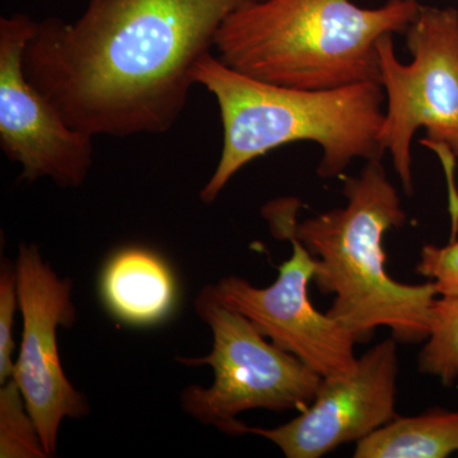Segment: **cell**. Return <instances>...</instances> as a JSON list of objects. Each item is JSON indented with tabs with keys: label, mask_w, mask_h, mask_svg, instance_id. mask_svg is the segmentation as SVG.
<instances>
[{
	"label": "cell",
	"mask_w": 458,
	"mask_h": 458,
	"mask_svg": "<svg viewBox=\"0 0 458 458\" xmlns=\"http://www.w3.org/2000/svg\"><path fill=\"white\" fill-rule=\"evenodd\" d=\"M260 0H89L73 22L36 21L27 81L93 138L164 134L182 114L199 60L238 9Z\"/></svg>",
	"instance_id": "cell-1"
},
{
	"label": "cell",
	"mask_w": 458,
	"mask_h": 458,
	"mask_svg": "<svg viewBox=\"0 0 458 458\" xmlns=\"http://www.w3.org/2000/svg\"><path fill=\"white\" fill-rule=\"evenodd\" d=\"M346 205L293 223V233L316 259L313 282L333 294L327 312L366 342L378 327H388L397 343L426 342L437 298L433 282L405 284L386 269L385 234L405 225L382 158L367 161L358 176L344 183Z\"/></svg>",
	"instance_id": "cell-4"
},
{
	"label": "cell",
	"mask_w": 458,
	"mask_h": 458,
	"mask_svg": "<svg viewBox=\"0 0 458 458\" xmlns=\"http://www.w3.org/2000/svg\"><path fill=\"white\" fill-rule=\"evenodd\" d=\"M35 25L25 13L0 18V148L22 167L21 179L81 188L93 164V137L72 128L27 81L23 53Z\"/></svg>",
	"instance_id": "cell-9"
},
{
	"label": "cell",
	"mask_w": 458,
	"mask_h": 458,
	"mask_svg": "<svg viewBox=\"0 0 458 458\" xmlns=\"http://www.w3.org/2000/svg\"><path fill=\"white\" fill-rule=\"evenodd\" d=\"M14 264L23 328L13 378L45 450L55 456L63 420L89 414V399L69 381L57 348V328L77 321L73 282L57 276L35 243H21Z\"/></svg>",
	"instance_id": "cell-8"
},
{
	"label": "cell",
	"mask_w": 458,
	"mask_h": 458,
	"mask_svg": "<svg viewBox=\"0 0 458 458\" xmlns=\"http://www.w3.org/2000/svg\"><path fill=\"white\" fill-rule=\"evenodd\" d=\"M20 311L16 264L11 259L0 261V385L14 376L13 331L16 313Z\"/></svg>",
	"instance_id": "cell-15"
},
{
	"label": "cell",
	"mask_w": 458,
	"mask_h": 458,
	"mask_svg": "<svg viewBox=\"0 0 458 458\" xmlns=\"http://www.w3.org/2000/svg\"><path fill=\"white\" fill-rule=\"evenodd\" d=\"M458 454V411L399 417L361 439L355 458H445Z\"/></svg>",
	"instance_id": "cell-12"
},
{
	"label": "cell",
	"mask_w": 458,
	"mask_h": 458,
	"mask_svg": "<svg viewBox=\"0 0 458 458\" xmlns=\"http://www.w3.org/2000/svg\"><path fill=\"white\" fill-rule=\"evenodd\" d=\"M420 8L418 0L378 8L352 0H260L225 20L214 47L234 71L279 86L379 83L378 42L408 31Z\"/></svg>",
	"instance_id": "cell-3"
},
{
	"label": "cell",
	"mask_w": 458,
	"mask_h": 458,
	"mask_svg": "<svg viewBox=\"0 0 458 458\" xmlns=\"http://www.w3.org/2000/svg\"><path fill=\"white\" fill-rule=\"evenodd\" d=\"M397 342L391 337L358 358L348 375L324 377L311 405L288 423L265 429L236 420L223 433L262 437L288 458H319L397 417Z\"/></svg>",
	"instance_id": "cell-10"
},
{
	"label": "cell",
	"mask_w": 458,
	"mask_h": 458,
	"mask_svg": "<svg viewBox=\"0 0 458 458\" xmlns=\"http://www.w3.org/2000/svg\"><path fill=\"white\" fill-rule=\"evenodd\" d=\"M412 60L403 64L393 35L378 42L379 72L387 108L379 144L393 157L394 171L409 195L412 185L411 143L426 129L421 143L445 165L452 216H458L454 159L458 158V11L423 7L405 32Z\"/></svg>",
	"instance_id": "cell-5"
},
{
	"label": "cell",
	"mask_w": 458,
	"mask_h": 458,
	"mask_svg": "<svg viewBox=\"0 0 458 458\" xmlns=\"http://www.w3.org/2000/svg\"><path fill=\"white\" fill-rule=\"evenodd\" d=\"M98 294L117 321L135 327H156L176 310L179 284L170 264L158 252L129 246L105 262Z\"/></svg>",
	"instance_id": "cell-11"
},
{
	"label": "cell",
	"mask_w": 458,
	"mask_h": 458,
	"mask_svg": "<svg viewBox=\"0 0 458 458\" xmlns=\"http://www.w3.org/2000/svg\"><path fill=\"white\" fill-rule=\"evenodd\" d=\"M423 375L445 386L458 379V297L436 298L430 311L429 335L418 358Z\"/></svg>",
	"instance_id": "cell-13"
},
{
	"label": "cell",
	"mask_w": 458,
	"mask_h": 458,
	"mask_svg": "<svg viewBox=\"0 0 458 458\" xmlns=\"http://www.w3.org/2000/svg\"><path fill=\"white\" fill-rule=\"evenodd\" d=\"M49 457L25 399L12 378L0 385V458Z\"/></svg>",
	"instance_id": "cell-14"
},
{
	"label": "cell",
	"mask_w": 458,
	"mask_h": 458,
	"mask_svg": "<svg viewBox=\"0 0 458 458\" xmlns=\"http://www.w3.org/2000/svg\"><path fill=\"white\" fill-rule=\"evenodd\" d=\"M194 306L212 330V352L176 360L189 367H212L214 381L210 387L190 385L181 393L186 414L223 432L249 410L303 411L311 405L322 381L315 370L267 342L249 318L225 306L212 284L199 292Z\"/></svg>",
	"instance_id": "cell-6"
},
{
	"label": "cell",
	"mask_w": 458,
	"mask_h": 458,
	"mask_svg": "<svg viewBox=\"0 0 458 458\" xmlns=\"http://www.w3.org/2000/svg\"><path fill=\"white\" fill-rule=\"evenodd\" d=\"M262 213L274 236L291 242V258L280 265L278 278L269 286L258 288L231 276L212 284L214 294L322 378L348 375L357 367L354 349L358 340L310 301L309 283L315 276L316 259L294 236L293 200L273 201Z\"/></svg>",
	"instance_id": "cell-7"
},
{
	"label": "cell",
	"mask_w": 458,
	"mask_h": 458,
	"mask_svg": "<svg viewBox=\"0 0 458 458\" xmlns=\"http://www.w3.org/2000/svg\"><path fill=\"white\" fill-rule=\"evenodd\" d=\"M415 271L434 283L437 294L458 297V241L443 247L424 246Z\"/></svg>",
	"instance_id": "cell-16"
},
{
	"label": "cell",
	"mask_w": 458,
	"mask_h": 458,
	"mask_svg": "<svg viewBox=\"0 0 458 458\" xmlns=\"http://www.w3.org/2000/svg\"><path fill=\"white\" fill-rule=\"evenodd\" d=\"M194 80L216 99L223 125L221 158L199 195L205 204L214 203L247 164L295 141L321 148V179L340 176L355 159L385 155L378 137L386 96L379 83L330 89L279 86L240 73L212 53L199 60Z\"/></svg>",
	"instance_id": "cell-2"
}]
</instances>
